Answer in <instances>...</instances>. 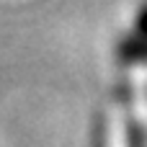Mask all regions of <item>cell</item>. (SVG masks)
<instances>
[{
    "instance_id": "obj_1",
    "label": "cell",
    "mask_w": 147,
    "mask_h": 147,
    "mask_svg": "<svg viewBox=\"0 0 147 147\" xmlns=\"http://www.w3.org/2000/svg\"><path fill=\"white\" fill-rule=\"evenodd\" d=\"M116 54L124 65H147V5L137 10L132 31L119 39Z\"/></svg>"
}]
</instances>
